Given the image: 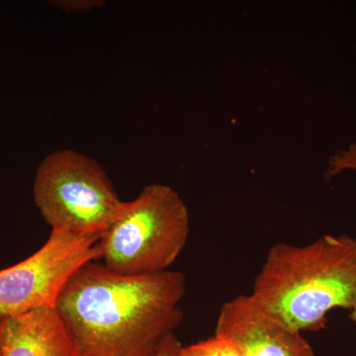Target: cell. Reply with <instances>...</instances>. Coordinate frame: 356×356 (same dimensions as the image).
Segmentation results:
<instances>
[{"label":"cell","instance_id":"obj_1","mask_svg":"<svg viewBox=\"0 0 356 356\" xmlns=\"http://www.w3.org/2000/svg\"><path fill=\"white\" fill-rule=\"evenodd\" d=\"M184 273L125 275L89 261L72 274L56 308L81 356H154L181 324Z\"/></svg>","mask_w":356,"mask_h":356},{"label":"cell","instance_id":"obj_2","mask_svg":"<svg viewBox=\"0 0 356 356\" xmlns=\"http://www.w3.org/2000/svg\"><path fill=\"white\" fill-rule=\"evenodd\" d=\"M250 295L293 329L323 331L330 312L356 305V238L323 235L303 247L275 243Z\"/></svg>","mask_w":356,"mask_h":356},{"label":"cell","instance_id":"obj_3","mask_svg":"<svg viewBox=\"0 0 356 356\" xmlns=\"http://www.w3.org/2000/svg\"><path fill=\"white\" fill-rule=\"evenodd\" d=\"M191 234L188 208L172 187L147 185L122 203L99 241L100 259L115 273H165L177 261Z\"/></svg>","mask_w":356,"mask_h":356},{"label":"cell","instance_id":"obj_4","mask_svg":"<svg viewBox=\"0 0 356 356\" xmlns=\"http://www.w3.org/2000/svg\"><path fill=\"white\" fill-rule=\"evenodd\" d=\"M33 193L51 229L102 238L123 201L95 159L72 149H57L40 163Z\"/></svg>","mask_w":356,"mask_h":356},{"label":"cell","instance_id":"obj_5","mask_svg":"<svg viewBox=\"0 0 356 356\" xmlns=\"http://www.w3.org/2000/svg\"><path fill=\"white\" fill-rule=\"evenodd\" d=\"M99 241L98 236L51 229L35 254L0 270V317L56 307L72 274L100 259Z\"/></svg>","mask_w":356,"mask_h":356},{"label":"cell","instance_id":"obj_6","mask_svg":"<svg viewBox=\"0 0 356 356\" xmlns=\"http://www.w3.org/2000/svg\"><path fill=\"white\" fill-rule=\"evenodd\" d=\"M215 334L233 339L243 356H316L301 332L275 317L252 295L222 304Z\"/></svg>","mask_w":356,"mask_h":356},{"label":"cell","instance_id":"obj_7","mask_svg":"<svg viewBox=\"0 0 356 356\" xmlns=\"http://www.w3.org/2000/svg\"><path fill=\"white\" fill-rule=\"evenodd\" d=\"M0 356H81L56 307L0 317Z\"/></svg>","mask_w":356,"mask_h":356},{"label":"cell","instance_id":"obj_8","mask_svg":"<svg viewBox=\"0 0 356 356\" xmlns=\"http://www.w3.org/2000/svg\"><path fill=\"white\" fill-rule=\"evenodd\" d=\"M178 356H243L233 339L215 334L198 343L181 346Z\"/></svg>","mask_w":356,"mask_h":356},{"label":"cell","instance_id":"obj_9","mask_svg":"<svg viewBox=\"0 0 356 356\" xmlns=\"http://www.w3.org/2000/svg\"><path fill=\"white\" fill-rule=\"evenodd\" d=\"M346 170L356 172V143L332 154L325 177L327 179L337 177Z\"/></svg>","mask_w":356,"mask_h":356},{"label":"cell","instance_id":"obj_10","mask_svg":"<svg viewBox=\"0 0 356 356\" xmlns=\"http://www.w3.org/2000/svg\"><path fill=\"white\" fill-rule=\"evenodd\" d=\"M50 3L65 13H88L97 7H102L104 1L102 0H53Z\"/></svg>","mask_w":356,"mask_h":356},{"label":"cell","instance_id":"obj_11","mask_svg":"<svg viewBox=\"0 0 356 356\" xmlns=\"http://www.w3.org/2000/svg\"><path fill=\"white\" fill-rule=\"evenodd\" d=\"M181 346L177 334L173 332L163 339V343L159 346L158 353L154 356H178Z\"/></svg>","mask_w":356,"mask_h":356},{"label":"cell","instance_id":"obj_12","mask_svg":"<svg viewBox=\"0 0 356 356\" xmlns=\"http://www.w3.org/2000/svg\"><path fill=\"white\" fill-rule=\"evenodd\" d=\"M350 318L356 324V305L353 307V310L350 311Z\"/></svg>","mask_w":356,"mask_h":356}]
</instances>
